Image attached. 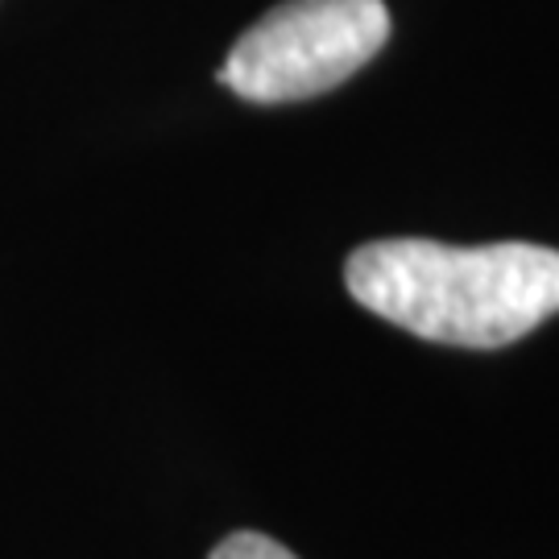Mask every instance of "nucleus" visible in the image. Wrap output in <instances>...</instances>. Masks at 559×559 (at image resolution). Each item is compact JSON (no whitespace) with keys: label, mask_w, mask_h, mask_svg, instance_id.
<instances>
[{"label":"nucleus","mask_w":559,"mask_h":559,"mask_svg":"<svg viewBox=\"0 0 559 559\" xmlns=\"http://www.w3.org/2000/svg\"><path fill=\"white\" fill-rule=\"evenodd\" d=\"M348 295L411 336L456 348H506L559 316V249L498 240L460 249L394 237L353 249Z\"/></svg>","instance_id":"obj_1"},{"label":"nucleus","mask_w":559,"mask_h":559,"mask_svg":"<svg viewBox=\"0 0 559 559\" xmlns=\"http://www.w3.org/2000/svg\"><path fill=\"white\" fill-rule=\"evenodd\" d=\"M385 38V0H282L233 41L216 80L249 104L311 100L378 59Z\"/></svg>","instance_id":"obj_2"},{"label":"nucleus","mask_w":559,"mask_h":559,"mask_svg":"<svg viewBox=\"0 0 559 559\" xmlns=\"http://www.w3.org/2000/svg\"><path fill=\"white\" fill-rule=\"evenodd\" d=\"M207 559H299V556L290 547H282L278 539H270V535L237 531V535H228Z\"/></svg>","instance_id":"obj_3"}]
</instances>
